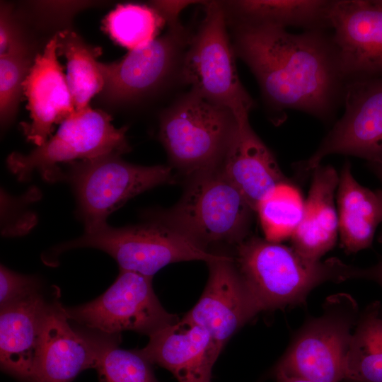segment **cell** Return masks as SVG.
I'll list each match as a JSON object with an SVG mask.
<instances>
[{"instance_id":"cell-13","label":"cell","mask_w":382,"mask_h":382,"mask_svg":"<svg viewBox=\"0 0 382 382\" xmlns=\"http://www.w3.org/2000/svg\"><path fill=\"white\" fill-rule=\"evenodd\" d=\"M330 23L346 81L382 76V0H333Z\"/></svg>"},{"instance_id":"cell-6","label":"cell","mask_w":382,"mask_h":382,"mask_svg":"<svg viewBox=\"0 0 382 382\" xmlns=\"http://www.w3.org/2000/svg\"><path fill=\"white\" fill-rule=\"evenodd\" d=\"M358 318L357 303L350 295L337 294L328 298L323 313L304 323L273 369L275 378L345 380L347 354Z\"/></svg>"},{"instance_id":"cell-1","label":"cell","mask_w":382,"mask_h":382,"mask_svg":"<svg viewBox=\"0 0 382 382\" xmlns=\"http://www.w3.org/2000/svg\"><path fill=\"white\" fill-rule=\"evenodd\" d=\"M227 25L236 56L255 76L272 123L284 122L289 110L332 120L347 81L330 30L291 33L269 25Z\"/></svg>"},{"instance_id":"cell-16","label":"cell","mask_w":382,"mask_h":382,"mask_svg":"<svg viewBox=\"0 0 382 382\" xmlns=\"http://www.w3.org/2000/svg\"><path fill=\"white\" fill-rule=\"evenodd\" d=\"M69 320L64 307L49 303L30 382H71L82 371L96 368L100 333L77 332Z\"/></svg>"},{"instance_id":"cell-31","label":"cell","mask_w":382,"mask_h":382,"mask_svg":"<svg viewBox=\"0 0 382 382\" xmlns=\"http://www.w3.org/2000/svg\"><path fill=\"white\" fill-rule=\"evenodd\" d=\"M200 1L182 0V1H153L150 6L154 8L163 17L166 24L169 27H174L181 24L180 15L187 6Z\"/></svg>"},{"instance_id":"cell-34","label":"cell","mask_w":382,"mask_h":382,"mask_svg":"<svg viewBox=\"0 0 382 382\" xmlns=\"http://www.w3.org/2000/svg\"><path fill=\"white\" fill-rule=\"evenodd\" d=\"M367 167L376 176L382 184V163L367 162ZM378 240V242L382 245V229Z\"/></svg>"},{"instance_id":"cell-27","label":"cell","mask_w":382,"mask_h":382,"mask_svg":"<svg viewBox=\"0 0 382 382\" xmlns=\"http://www.w3.org/2000/svg\"><path fill=\"white\" fill-rule=\"evenodd\" d=\"M117 335L100 333L95 368L99 382H158L151 364L137 350L120 348Z\"/></svg>"},{"instance_id":"cell-28","label":"cell","mask_w":382,"mask_h":382,"mask_svg":"<svg viewBox=\"0 0 382 382\" xmlns=\"http://www.w3.org/2000/svg\"><path fill=\"white\" fill-rule=\"evenodd\" d=\"M34 59L31 48L22 35L0 57V116L4 126L16 112L23 83Z\"/></svg>"},{"instance_id":"cell-3","label":"cell","mask_w":382,"mask_h":382,"mask_svg":"<svg viewBox=\"0 0 382 382\" xmlns=\"http://www.w3.org/2000/svg\"><path fill=\"white\" fill-rule=\"evenodd\" d=\"M254 212L219 168L190 178L173 207L152 214L193 244L209 250V246L220 243L235 247L248 237Z\"/></svg>"},{"instance_id":"cell-10","label":"cell","mask_w":382,"mask_h":382,"mask_svg":"<svg viewBox=\"0 0 382 382\" xmlns=\"http://www.w3.org/2000/svg\"><path fill=\"white\" fill-rule=\"evenodd\" d=\"M64 311L69 320L105 335L132 330L150 336L179 320L162 306L152 277L126 270L98 298Z\"/></svg>"},{"instance_id":"cell-30","label":"cell","mask_w":382,"mask_h":382,"mask_svg":"<svg viewBox=\"0 0 382 382\" xmlns=\"http://www.w3.org/2000/svg\"><path fill=\"white\" fill-rule=\"evenodd\" d=\"M21 35L20 29L15 21L11 8L1 4L0 13V55L5 54L11 44Z\"/></svg>"},{"instance_id":"cell-5","label":"cell","mask_w":382,"mask_h":382,"mask_svg":"<svg viewBox=\"0 0 382 382\" xmlns=\"http://www.w3.org/2000/svg\"><path fill=\"white\" fill-rule=\"evenodd\" d=\"M204 16L184 54L181 81L204 100L230 110L241 121L255 108L240 81L221 1H204Z\"/></svg>"},{"instance_id":"cell-21","label":"cell","mask_w":382,"mask_h":382,"mask_svg":"<svg viewBox=\"0 0 382 382\" xmlns=\"http://www.w3.org/2000/svg\"><path fill=\"white\" fill-rule=\"evenodd\" d=\"M335 197L342 248L354 253L371 247L382 223V190L359 184L346 161L339 173Z\"/></svg>"},{"instance_id":"cell-23","label":"cell","mask_w":382,"mask_h":382,"mask_svg":"<svg viewBox=\"0 0 382 382\" xmlns=\"http://www.w3.org/2000/svg\"><path fill=\"white\" fill-rule=\"evenodd\" d=\"M57 54L67 62V83L76 112L89 108V101L101 93L104 80L98 67L97 58L101 48L86 43L72 30H64L57 33Z\"/></svg>"},{"instance_id":"cell-11","label":"cell","mask_w":382,"mask_h":382,"mask_svg":"<svg viewBox=\"0 0 382 382\" xmlns=\"http://www.w3.org/2000/svg\"><path fill=\"white\" fill-rule=\"evenodd\" d=\"M345 112L306 159L294 163L307 175L328 156L342 154L382 163V76L347 81Z\"/></svg>"},{"instance_id":"cell-32","label":"cell","mask_w":382,"mask_h":382,"mask_svg":"<svg viewBox=\"0 0 382 382\" xmlns=\"http://www.w3.org/2000/svg\"><path fill=\"white\" fill-rule=\"evenodd\" d=\"M39 11L46 18L66 19L81 9L83 6H88L83 2H42L37 4Z\"/></svg>"},{"instance_id":"cell-7","label":"cell","mask_w":382,"mask_h":382,"mask_svg":"<svg viewBox=\"0 0 382 382\" xmlns=\"http://www.w3.org/2000/svg\"><path fill=\"white\" fill-rule=\"evenodd\" d=\"M151 218L139 225L114 228L105 223L85 230L79 238L55 246L49 259L70 249L93 248L109 254L120 270L153 277L169 264L192 260L208 262L219 256L193 244L152 214Z\"/></svg>"},{"instance_id":"cell-15","label":"cell","mask_w":382,"mask_h":382,"mask_svg":"<svg viewBox=\"0 0 382 382\" xmlns=\"http://www.w3.org/2000/svg\"><path fill=\"white\" fill-rule=\"evenodd\" d=\"M149 337L137 352L168 370L178 382H210L224 346L204 327L182 318Z\"/></svg>"},{"instance_id":"cell-17","label":"cell","mask_w":382,"mask_h":382,"mask_svg":"<svg viewBox=\"0 0 382 382\" xmlns=\"http://www.w3.org/2000/svg\"><path fill=\"white\" fill-rule=\"evenodd\" d=\"M57 54L55 34L43 52L35 56L23 83L30 121L21 126L27 139L37 146L48 140L54 124L62 123L75 112L66 76Z\"/></svg>"},{"instance_id":"cell-26","label":"cell","mask_w":382,"mask_h":382,"mask_svg":"<svg viewBox=\"0 0 382 382\" xmlns=\"http://www.w3.org/2000/svg\"><path fill=\"white\" fill-rule=\"evenodd\" d=\"M103 25L115 42L130 51L156 39L166 24L151 6L127 4L119 5L105 17Z\"/></svg>"},{"instance_id":"cell-18","label":"cell","mask_w":382,"mask_h":382,"mask_svg":"<svg viewBox=\"0 0 382 382\" xmlns=\"http://www.w3.org/2000/svg\"><path fill=\"white\" fill-rule=\"evenodd\" d=\"M219 169L255 212L267 192L289 181L272 152L253 129L249 119L238 120Z\"/></svg>"},{"instance_id":"cell-33","label":"cell","mask_w":382,"mask_h":382,"mask_svg":"<svg viewBox=\"0 0 382 382\" xmlns=\"http://www.w3.org/2000/svg\"><path fill=\"white\" fill-rule=\"evenodd\" d=\"M355 279L371 280L382 287V261L366 268L357 267Z\"/></svg>"},{"instance_id":"cell-20","label":"cell","mask_w":382,"mask_h":382,"mask_svg":"<svg viewBox=\"0 0 382 382\" xmlns=\"http://www.w3.org/2000/svg\"><path fill=\"white\" fill-rule=\"evenodd\" d=\"M301 220L293 233L291 247L303 257L318 261L335 245L339 235L335 199L339 173L331 166H318L312 172Z\"/></svg>"},{"instance_id":"cell-4","label":"cell","mask_w":382,"mask_h":382,"mask_svg":"<svg viewBox=\"0 0 382 382\" xmlns=\"http://www.w3.org/2000/svg\"><path fill=\"white\" fill-rule=\"evenodd\" d=\"M238 124L230 110L190 91L162 112L158 138L173 167L190 178L220 168Z\"/></svg>"},{"instance_id":"cell-25","label":"cell","mask_w":382,"mask_h":382,"mask_svg":"<svg viewBox=\"0 0 382 382\" xmlns=\"http://www.w3.org/2000/svg\"><path fill=\"white\" fill-rule=\"evenodd\" d=\"M304 201L299 190L290 181L278 184L267 192L255 211L265 238L280 243L291 238L301 220Z\"/></svg>"},{"instance_id":"cell-2","label":"cell","mask_w":382,"mask_h":382,"mask_svg":"<svg viewBox=\"0 0 382 382\" xmlns=\"http://www.w3.org/2000/svg\"><path fill=\"white\" fill-rule=\"evenodd\" d=\"M232 257L261 311L303 303L324 282L355 279L357 267L337 258L309 260L292 247L257 236L236 245Z\"/></svg>"},{"instance_id":"cell-22","label":"cell","mask_w":382,"mask_h":382,"mask_svg":"<svg viewBox=\"0 0 382 382\" xmlns=\"http://www.w3.org/2000/svg\"><path fill=\"white\" fill-rule=\"evenodd\" d=\"M333 0L221 1L228 24L330 30Z\"/></svg>"},{"instance_id":"cell-35","label":"cell","mask_w":382,"mask_h":382,"mask_svg":"<svg viewBox=\"0 0 382 382\" xmlns=\"http://www.w3.org/2000/svg\"><path fill=\"white\" fill-rule=\"evenodd\" d=\"M277 382H313L306 379L296 377L280 376L276 378Z\"/></svg>"},{"instance_id":"cell-9","label":"cell","mask_w":382,"mask_h":382,"mask_svg":"<svg viewBox=\"0 0 382 382\" xmlns=\"http://www.w3.org/2000/svg\"><path fill=\"white\" fill-rule=\"evenodd\" d=\"M111 121V116L100 110L89 107L75 111L42 146L26 155L18 152L10 154L8 167L21 180L28 179L36 170L45 179L55 181L63 177L58 163L129 151L127 127L115 128Z\"/></svg>"},{"instance_id":"cell-12","label":"cell","mask_w":382,"mask_h":382,"mask_svg":"<svg viewBox=\"0 0 382 382\" xmlns=\"http://www.w3.org/2000/svg\"><path fill=\"white\" fill-rule=\"evenodd\" d=\"M192 35L182 24L169 27L163 35L119 60L98 62L103 98L114 103L134 102L176 79L181 81L183 60Z\"/></svg>"},{"instance_id":"cell-14","label":"cell","mask_w":382,"mask_h":382,"mask_svg":"<svg viewBox=\"0 0 382 382\" xmlns=\"http://www.w3.org/2000/svg\"><path fill=\"white\" fill-rule=\"evenodd\" d=\"M207 263L209 277L205 288L183 318L204 327L224 346L261 311L240 276L232 256L219 254Z\"/></svg>"},{"instance_id":"cell-24","label":"cell","mask_w":382,"mask_h":382,"mask_svg":"<svg viewBox=\"0 0 382 382\" xmlns=\"http://www.w3.org/2000/svg\"><path fill=\"white\" fill-rule=\"evenodd\" d=\"M345 380L382 382V316L378 301L359 315L347 354Z\"/></svg>"},{"instance_id":"cell-19","label":"cell","mask_w":382,"mask_h":382,"mask_svg":"<svg viewBox=\"0 0 382 382\" xmlns=\"http://www.w3.org/2000/svg\"><path fill=\"white\" fill-rule=\"evenodd\" d=\"M48 305L38 291L1 307V367L25 382L31 381Z\"/></svg>"},{"instance_id":"cell-29","label":"cell","mask_w":382,"mask_h":382,"mask_svg":"<svg viewBox=\"0 0 382 382\" xmlns=\"http://www.w3.org/2000/svg\"><path fill=\"white\" fill-rule=\"evenodd\" d=\"M40 291L35 277L16 272L4 265L0 268V305L3 307Z\"/></svg>"},{"instance_id":"cell-8","label":"cell","mask_w":382,"mask_h":382,"mask_svg":"<svg viewBox=\"0 0 382 382\" xmlns=\"http://www.w3.org/2000/svg\"><path fill=\"white\" fill-rule=\"evenodd\" d=\"M68 166L62 178L71 185L76 214L85 230L107 223L108 216L131 198L173 179L170 166L132 164L118 154L76 161Z\"/></svg>"}]
</instances>
